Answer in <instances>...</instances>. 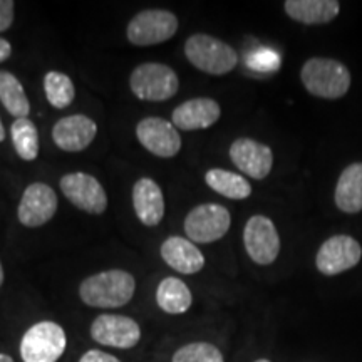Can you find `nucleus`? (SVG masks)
Wrapping results in <instances>:
<instances>
[{
	"label": "nucleus",
	"mask_w": 362,
	"mask_h": 362,
	"mask_svg": "<svg viewBox=\"0 0 362 362\" xmlns=\"http://www.w3.org/2000/svg\"><path fill=\"white\" fill-rule=\"evenodd\" d=\"M136 280L129 272L112 269L89 275L79 285V297L86 305L96 309H117L133 298Z\"/></svg>",
	"instance_id": "nucleus-1"
},
{
	"label": "nucleus",
	"mask_w": 362,
	"mask_h": 362,
	"mask_svg": "<svg viewBox=\"0 0 362 362\" xmlns=\"http://www.w3.org/2000/svg\"><path fill=\"white\" fill-rule=\"evenodd\" d=\"M300 79L312 96L322 99H339L351 88V72L337 59H309L302 66Z\"/></svg>",
	"instance_id": "nucleus-2"
},
{
	"label": "nucleus",
	"mask_w": 362,
	"mask_h": 362,
	"mask_svg": "<svg viewBox=\"0 0 362 362\" xmlns=\"http://www.w3.org/2000/svg\"><path fill=\"white\" fill-rule=\"evenodd\" d=\"M189 64L210 76H223L238 64V54L230 44L210 34H193L185 42Z\"/></svg>",
	"instance_id": "nucleus-3"
},
{
	"label": "nucleus",
	"mask_w": 362,
	"mask_h": 362,
	"mask_svg": "<svg viewBox=\"0 0 362 362\" xmlns=\"http://www.w3.org/2000/svg\"><path fill=\"white\" fill-rule=\"evenodd\" d=\"M129 89L141 101L163 103L178 93V74L161 62H143L129 76Z\"/></svg>",
	"instance_id": "nucleus-4"
},
{
	"label": "nucleus",
	"mask_w": 362,
	"mask_h": 362,
	"mask_svg": "<svg viewBox=\"0 0 362 362\" xmlns=\"http://www.w3.org/2000/svg\"><path fill=\"white\" fill-rule=\"evenodd\" d=\"M66 347V330L52 320H40L25 330L19 351L24 362H57Z\"/></svg>",
	"instance_id": "nucleus-5"
},
{
	"label": "nucleus",
	"mask_w": 362,
	"mask_h": 362,
	"mask_svg": "<svg viewBox=\"0 0 362 362\" xmlns=\"http://www.w3.org/2000/svg\"><path fill=\"white\" fill-rule=\"evenodd\" d=\"M180 21L173 12L165 8H148L136 13L126 29V37L138 47L163 44L175 37Z\"/></svg>",
	"instance_id": "nucleus-6"
},
{
	"label": "nucleus",
	"mask_w": 362,
	"mask_h": 362,
	"mask_svg": "<svg viewBox=\"0 0 362 362\" xmlns=\"http://www.w3.org/2000/svg\"><path fill=\"white\" fill-rule=\"evenodd\" d=\"M232 215L218 203L194 206L185 218V233L193 243H214L228 233Z\"/></svg>",
	"instance_id": "nucleus-7"
},
{
	"label": "nucleus",
	"mask_w": 362,
	"mask_h": 362,
	"mask_svg": "<svg viewBox=\"0 0 362 362\" xmlns=\"http://www.w3.org/2000/svg\"><path fill=\"white\" fill-rule=\"evenodd\" d=\"M62 193L72 205L89 215H103L107 208V194L101 181L93 175L76 171L67 173L59 181Z\"/></svg>",
	"instance_id": "nucleus-8"
},
{
	"label": "nucleus",
	"mask_w": 362,
	"mask_h": 362,
	"mask_svg": "<svg viewBox=\"0 0 362 362\" xmlns=\"http://www.w3.org/2000/svg\"><path fill=\"white\" fill-rule=\"evenodd\" d=\"M243 243L257 265H272L280 253V235L269 216L253 215L243 228Z\"/></svg>",
	"instance_id": "nucleus-9"
},
{
	"label": "nucleus",
	"mask_w": 362,
	"mask_h": 362,
	"mask_svg": "<svg viewBox=\"0 0 362 362\" xmlns=\"http://www.w3.org/2000/svg\"><path fill=\"white\" fill-rule=\"evenodd\" d=\"M361 243L349 235H334L325 240L315 255V267L322 275L332 277L347 272L361 262Z\"/></svg>",
	"instance_id": "nucleus-10"
},
{
	"label": "nucleus",
	"mask_w": 362,
	"mask_h": 362,
	"mask_svg": "<svg viewBox=\"0 0 362 362\" xmlns=\"http://www.w3.org/2000/svg\"><path fill=\"white\" fill-rule=\"evenodd\" d=\"M90 337L116 349H131L141 341V327L128 315L101 314L90 324Z\"/></svg>",
	"instance_id": "nucleus-11"
},
{
	"label": "nucleus",
	"mask_w": 362,
	"mask_h": 362,
	"mask_svg": "<svg viewBox=\"0 0 362 362\" xmlns=\"http://www.w3.org/2000/svg\"><path fill=\"white\" fill-rule=\"evenodd\" d=\"M57 194L49 185L35 181L29 185L17 208V218L27 228H39L52 220L57 211Z\"/></svg>",
	"instance_id": "nucleus-12"
},
{
	"label": "nucleus",
	"mask_w": 362,
	"mask_h": 362,
	"mask_svg": "<svg viewBox=\"0 0 362 362\" xmlns=\"http://www.w3.org/2000/svg\"><path fill=\"white\" fill-rule=\"evenodd\" d=\"M136 138L158 158H175L181 149V136L173 123L163 117H144L136 126Z\"/></svg>",
	"instance_id": "nucleus-13"
},
{
	"label": "nucleus",
	"mask_w": 362,
	"mask_h": 362,
	"mask_svg": "<svg viewBox=\"0 0 362 362\" xmlns=\"http://www.w3.org/2000/svg\"><path fill=\"white\" fill-rule=\"evenodd\" d=\"M230 160L243 175L253 180H264L274 166L270 146L252 138H238L230 146Z\"/></svg>",
	"instance_id": "nucleus-14"
},
{
	"label": "nucleus",
	"mask_w": 362,
	"mask_h": 362,
	"mask_svg": "<svg viewBox=\"0 0 362 362\" xmlns=\"http://www.w3.org/2000/svg\"><path fill=\"white\" fill-rule=\"evenodd\" d=\"M98 134L96 121L86 115L61 117L52 128V141L66 153H81L94 141Z\"/></svg>",
	"instance_id": "nucleus-15"
},
{
	"label": "nucleus",
	"mask_w": 362,
	"mask_h": 362,
	"mask_svg": "<svg viewBox=\"0 0 362 362\" xmlns=\"http://www.w3.org/2000/svg\"><path fill=\"white\" fill-rule=\"evenodd\" d=\"M221 116L220 104L211 98H193L181 103L171 115V123L181 131L208 129Z\"/></svg>",
	"instance_id": "nucleus-16"
},
{
	"label": "nucleus",
	"mask_w": 362,
	"mask_h": 362,
	"mask_svg": "<svg viewBox=\"0 0 362 362\" xmlns=\"http://www.w3.org/2000/svg\"><path fill=\"white\" fill-rule=\"evenodd\" d=\"M133 208L144 226H156L165 216V194L151 178H139L133 187Z\"/></svg>",
	"instance_id": "nucleus-17"
},
{
	"label": "nucleus",
	"mask_w": 362,
	"mask_h": 362,
	"mask_svg": "<svg viewBox=\"0 0 362 362\" xmlns=\"http://www.w3.org/2000/svg\"><path fill=\"white\" fill-rule=\"evenodd\" d=\"M161 259L171 269L183 275H193L203 270L205 255L192 240L183 237H168L161 243Z\"/></svg>",
	"instance_id": "nucleus-18"
},
{
	"label": "nucleus",
	"mask_w": 362,
	"mask_h": 362,
	"mask_svg": "<svg viewBox=\"0 0 362 362\" xmlns=\"http://www.w3.org/2000/svg\"><path fill=\"white\" fill-rule=\"evenodd\" d=\"M284 8L292 21L305 25H319L336 19L341 4L337 0H287Z\"/></svg>",
	"instance_id": "nucleus-19"
},
{
	"label": "nucleus",
	"mask_w": 362,
	"mask_h": 362,
	"mask_svg": "<svg viewBox=\"0 0 362 362\" xmlns=\"http://www.w3.org/2000/svg\"><path fill=\"white\" fill-rule=\"evenodd\" d=\"M334 198L344 214H359L362 210V163H352L342 171Z\"/></svg>",
	"instance_id": "nucleus-20"
},
{
	"label": "nucleus",
	"mask_w": 362,
	"mask_h": 362,
	"mask_svg": "<svg viewBox=\"0 0 362 362\" xmlns=\"http://www.w3.org/2000/svg\"><path fill=\"white\" fill-rule=\"evenodd\" d=\"M156 304L166 314H185L193 304L192 291L181 279L166 277L161 280L156 288Z\"/></svg>",
	"instance_id": "nucleus-21"
},
{
	"label": "nucleus",
	"mask_w": 362,
	"mask_h": 362,
	"mask_svg": "<svg viewBox=\"0 0 362 362\" xmlns=\"http://www.w3.org/2000/svg\"><path fill=\"white\" fill-rule=\"evenodd\" d=\"M206 185L214 192L221 197L230 198V200H245L252 194V185L242 175L233 173V171L211 168L205 175Z\"/></svg>",
	"instance_id": "nucleus-22"
},
{
	"label": "nucleus",
	"mask_w": 362,
	"mask_h": 362,
	"mask_svg": "<svg viewBox=\"0 0 362 362\" xmlns=\"http://www.w3.org/2000/svg\"><path fill=\"white\" fill-rule=\"evenodd\" d=\"M0 101L8 111V115L16 116V119L29 117L30 103L24 86L8 71H0Z\"/></svg>",
	"instance_id": "nucleus-23"
},
{
	"label": "nucleus",
	"mask_w": 362,
	"mask_h": 362,
	"mask_svg": "<svg viewBox=\"0 0 362 362\" xmlns=\"http://www.w3.org/2000/svg\"><path fill=\"white\" fill-rule=\"evenodd\" d=\"M11 136L17 155L24 161H34L39 156V131L29 117H19L11 126Z\"/></svg>",
	"instance_id": "nucleus-24"
},
{
	"label": "nucleus",
	"mask_w": 362,
	"mask_h": 362,
	"mask_svg": "<svg viewBox=\"0 0 362 362\" xmlns=\"http://www.w3.org/2000/svg\"><path fill=\"white\" fill-rule=\"evenodd\" d=\"M44 93L45 99L56 110L69 107L76 98V88L72 79L59 71H49L44 76Z\"/></svg>",
	"instance_id": "nucleus-25"
},
{
	"label": "nucleus",
	"mask_w": 362,
	"mask_h": 362,
	"mask_svg": "<svg viewBox=\"0 0 362 362\" xmlns=\"http://www.w3.org/2000/svg\"><path fill=\"white\" fill-rule=\"evenodd\" d=\"M171 362H225L218 347L210 342H192L180 347Z\"/></svg>",
	"instance_id": "nucleus-26"
},
{
	"label": "nucleus",
	"mask_w": 362,
	"mask_h": 362,
	"mask_svg": "<svg viewBox=\"0 0 362 362\" xmlns=\"http://www.w3.org/2000/svg\"><path fill=\"white\" fill-rule=\"evenodd\" d=\"M13 7L12 0H0V33H6L13 24Z\"/></svg>",
	"instance_id": "nucleus-27"
},
{
	"label": "nucleus",
	"mask_w": 362,
	"mask_h": 362,
	"mask_svg": "<svg viewBox=\"0 0 362 362\" xmlns=\"http://www.w3.org/2000/svg\"><path fill=\"white\" fill-rule=\"evenodd\" d=\"M79 362H121V361L117 359L116 356L107 354V352H103V351H98V349H90V351L84 352V354L81 356Z\"/></svg>",
	"instance_id": "nucleus-28"
},
{
	"label": "nucleus",
	"mask_w": 362,
	"mask_h": 362,
	"mask_svg": "<svg viewBox=\"0 0 362 362\" xmlns=\"http://www.w3.org/2000/svg\"><path fill=\"white\" fill-rule=\"evenodd\" d=\"M11 54H12L11 42H8V40H6V39L0 37V62L7 61V59L11 57Z\"/></svg>",
	"instance_id": "nucleus-29"
},
{
	"label": "nucleus",
	"mask_w": 362,
	"mask_h": 362,
	"mask_svg": "<svg viewBox=\"0 0 362 362\" xmlns=\"http://www.w3.org/2000/svg\"><path fill=\"white\" fill-rule=\"evenodd\" d=\"M4 139H6V128H4L2 119H0V143H2Z\"/></svg>",
	"instance_id": "nucleus-30"
},
{
	"label": "nucleus",
	"mask_w": 362,
	"mask_h": 362,
	"mask_svg": "<svg viewBox=\"0 0 362 362\" xmlns=\"http://www.w3.org/2000/svg\"><path fill=\"white\" fill-rule=\"evenodd\" d=\"M0 362H13V359L7 354H0Z\"/></svg>",
	"instance_id": "nucleus-31"
},
{
	"label": "nucleus",
	"mask_w": 362,
	"mask_h": 362,
	"mask_svg": "<svg viewBox=\"0 0 362 362\" xmlns=\"http://www.w3.org/2000/svg\"><path fill=\"white\" fill-rule=\"evenodd\" d=\"M4 279H6V275H4V267H2V262H0V287H2Z\"/></svg>",
	"instance_id": "nucleus-32"
},
{
	"label": "nucleus",
	"mask_w": 362,
	"mask_h": 362,
	"mask_svg": "<svg viewBox=\"0 0 362 362\" xmlns=\"http://www.w3.org/2000/svg\"><path fill=\"white\" fill-rule=\"evenodd\" d=\"M255 362H272V361H269V359H257Z\"/></svg>",
	"instance_id": "nucleus-33"
}]
</instances>
